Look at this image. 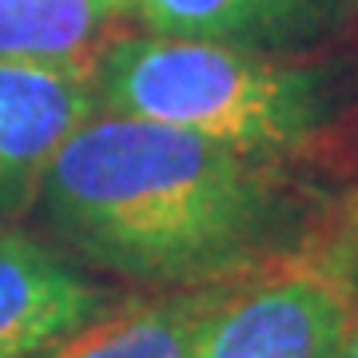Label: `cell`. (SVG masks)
Masks as SVG:
<instances>
[{
	"label": "cell",
	"instance_id": "obj_1",
	"mask_svg": "<svg viewBox=\"0 0 358 358\" xmlns=\"http://www.w3.org/2000/svg\"><path fill=\"white\" fill-rule=\"evenodd\" d=\"M282 195V159L100 108L56 152L36 203L84 263L176 291L267 255Z\"/></svg>",
	"mask_w": 358,
	"mask_h": 358
},
{
	"label": "cell",
	"instance_id": "obj_2",
	"mask_svg": "<svg viewBox=\"0 0 358 358\" xmlns=\"http://www.w3.org/2000/svg\"><path fill=\"white\" fill-rule=\"evenodd\" d=\"M100 108L195 131L271 159L315 148L327 131V72L223 40L128 32L96 60Z\"/></svg>",
	"mask_w": 358,
	"mask_h": 358
},
{
	"label": "cell",
	"instance_id": "obj_3",
	"mask_svg": "<svg viewBox=\"0 0 358 358\" xmlns=\"http://www.w3.org/2000/svg\"><path fill=\"white\" fill-rule=\"evenodd\" d=\"M358 319V275L331 235L231 275L192 358H334Z\"/></svg>",
	"mask_w": 358,
	"mask_h": 358
},
{
	"label": "cell",
	"instance_id": "obj_4",
	"mask_svg": "<svg viewBox=\"0 0 358 358\" xmlns=\"http://www.w3.org/2000/svg\"><path fill=\"white\" fill-rule=\"evenodd\" d=\"M96 112V60H0V223L36 203L56 152Z\"/></svg>",
	"mask_w": 358,
	"mask_h": 358
},
{
	"label": "cell",
	"instance_id": "obj_5",
	"mask_svg": "<svg viewBox=\"0 0 358 358\" xmlns=\"http://www.w3.org/2000/svg\"><path fill=\"white\" fill-rule=\"evenodd\" d=\"M108 310V291L56 247L0 223V358H44Z\"/></svg>",
	"mask_w": 358,
	"mask_h": 358
},
{
	"label": "cell",
	"instance_id": "obj_6",
	"mask_svg": "<svg viewBox=\"0 0 358 358\" xmlns=\"http://www.w3.org/2000/svg\"><path fill=\"white\" fill-rule=\"evenodd\" d=\"M231 275L155 291L128 307H108L44 358H192Z\"/></svg>",
	"mask_w": 358,
	"mask_h": 358
},
{
	"label": "cell",
	"instance_id": "obj_7",
	"mask_svg": "<svg viewBox=\"0 0 358 358\" xmlns=\"http://www.w3.org/2000/svg\"><path fill=\"white\" fill-rule=\"evenodd\" d=\"M136 28L131 0H0V60H100Z\"/></svg>",
	"mask_w": 358,
	"mask_h": 358
},
{
	"label": "cell",
	"instance_id": "obj_8",
	"mask_svg": "<svg viewBox=\"0 0 358 358\" xmlns=\"http://www.w3.org/2000/svg\"><path fill=\"white\" fill-rule=\"evenodd\" d=\"M140 28L155 36L223 40V44H275L310 24L315 0H131Z\"/></svg>",
	"mask_w": 358,
	"mask_h": 358
},
{
	"label": "cell",
	"instance_id": "obj_9",
	"mask_svg": "<svg viewBox=\"0 0 358 358\" xmlns=\"http://www.w3.org/2000/svg\"><path fill=\"white\" fill-rule=\"evenodd\" d=\"M327 235L350 255V267H355V275H358V207L355 203L338 207L331 215V223H327Z\"/></svg>",
	"mask_w": 358,
	"mask_h": 358
},
{
	"label": "cell",
	"instance_id": "obj_10",
	"mask_svg": "<svg viewBox=\"0 0 358 358\" xmlns=\"http://www.w3.org/2000/svg\"><path fill=\"white\" fill-rule=\"evenodd\" d=\"M334 358H358V319H355V327L346 331V338H343V346L334 350Z\"/></svg>",
	"mask_w": 358,
	"mask_h": 358
},
{
	"label": "cell",
	"instance_id": "obj_11",
	"mask_svg": "<svg viewBox=\"0 0 358 358\" xmlns=\"http://www.w3.org/2000/svg\"><path fill=\"white\" fill-rule=\"evenodd\" d=\"M346 203H355V207H358V192H355V195H350V199H346Z\"/></svg>",
	"mask_w": 358,
	"mask_h": 358
}]
</instances>
